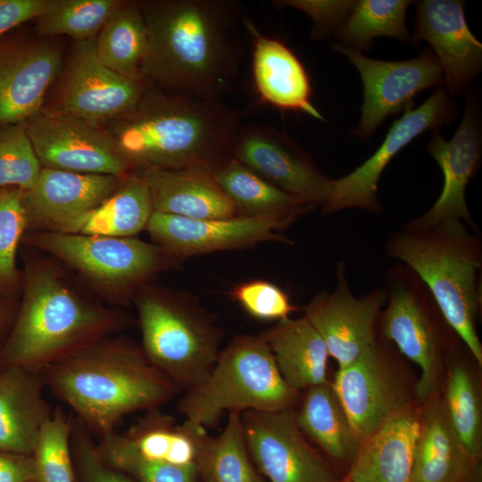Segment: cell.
Returning a JSON list of instances; mask_svg holds the SVG:
<instances>
[{"instance_id": "1", "label": "cell", "mask_w": 482, "mask_h": 482, "mask_svg": "<svg viewBox=\"0 0 482 482\" xmlns=\"http://www.w3.org/2000/svg\"><path fill=\"white\" fill-rule=\"evenodd\" d=\"M139 4L147 31L141 79L167 92L223 100L245 56L241 4L146 0Z\"/></svg>"}, {"instance_id": "2", "label": "cell", "mask_w": 482, "mask_h": 482, "mask_svg": "<svg viewBox=\"0 0 482 482\" xmlns=\"http://www.w3.org/2000/svg\"><path fill=\"white\" fill-rule=\"evenodd\" d=\"M241 112L223 100L147 85L137 104L104 129L133 171L204 165L232 159Z\"/></svg>"}, {"instance_id": "3", "label": "cell", "mask_w": 482, "mask_h": 482, "mask_svg": "<svg viewBox=\"0 0 482 482\" xmlns=\"http://www.w3.org/2000/svg\"><path fill=\"white\" fill-rule=\"evenodd\" d=\"M52 394L98 437L126 415L170 401L178 386L156 369L141 345L124 337L98 339L40 373Z\"/></svg>"}, {"instance_id": "4", "label": "cell", "mask_w": 482, "mask_h": 482, "mask_svg": "<svg viewBox=\"0 0 482 482\" xmlns=\"http://www.w3.org/2000/svg\"><path fill=\"white\" fill-rule=\"evenodd\" d=\"M130 322L124 312L83 296L53 262H35L27 269L21 306L0 348V369L19 367L41 373Z\"/></svg>"}, {"instance_id": "5", "label": "cell", "mask_w": 482, "mask_h": 482, "mask_svg": "<svg viewBox=\"0 0 482 482\" xmlns=\"http://www.w3.org/2000/svg\"><path fill=\"white\" fill-rule=\"evenodd\" d=\"M386 254L408 266L427 286L445 320L482 364L477 321L481 305L478 271L482 242L478 232L459 219L425 229L405 225L386 243Z\"/></svg>"}, {"instance_id": "6", "label": "cell", "mask_w": 482, "mask_h": 482, "mask_svg": "<svg viewBox=\"0 0 482 482\" xmlns=\"http://www.w3.org/2000/svg\"><path fill=\"white\" fill-rule=\"evenodd\" d=\"M297 399L298 392L280 375L264 339L240 335L220 352L209 373L187 389L179 410L185 423L205 429L225 412L286 410Z\"/></svg>"}, {"instance_id": "7", "label": "cell", "mask_w": 482, "mask_h": 482, "mask_svg": "<svg viewBox=\"0 0 482 482\" xmlns=\"http://www.w3.org/2000/svg\"><path fill=\"white\" fill-rule=\"evenodd\" d=\"M141 347L178 388L193 386L211 370L221 334L199 306L169 292L145 287L135 296Z\"/></svg>"}, {"instance_id": "8", "label": "cell", "mask_w": 482, "mask_h": 482, "mask_svg": "<svg viewBox=\"0 0 482 482\" xmlns=\"http://www.w3.org/2000/svg\"><path fill=\"white\" fill-rule=\"evenodd\" d=\"M28 241L116 303L126 302L134 289L162 270L171 257L159 245L133 237L34 231Z\"/></svg>"}, {"instance_id": "9", "label": "cell", "mask_w": 482, "mask_h": 482, "mask_svg": "<svg viewBox=\"0 0 482 482\" xmlns=\"http://www.w3.org/2000/svg\"><path fill=\"white\" fill-rule=\"evenodd\" d=\"M386 307L379 315L383 337L420 369L416 393L431 395L438 379L448 325L427 286L405 264L396 262L385 275Z\"/></svg>"}, {"instance_id": "10", "label": "cell", "mask_w": 482, "mask_h": 482, "mask_svg": "<svg viewBox=\"0 0 482 482\" xmlns=\"http://www.w3.org/2000/svg\"><path fill=\"white\" fill-rule=\"evenodd\" d=\"M58 79L56 103L52 108L96 128L130 112L148 85L105 66L96 54V37L73 44Z\"/></svg>"}, {"instance_id": "11", "label": "cell", "mask_w": 482, "mask_h": 482, "mask_svg": "<svg viewBox=\"0 0 482 482\" xmlns=\"http://www.w3.org/2000/svg\"><path fill=\"white\" fill-rule=\"evenodd\" d=\"M455 105L445 88L438 87L417 108H409L395 120L376 152L349 174L331 179L324 214L347 208H359L373 214L381 212L378 186L383 170L411 141L428 129L436 131L455 117Z\"/></svg>"}, {"instance_id": "12", "label": "cell", "mask_w": 482, "mask_h": 482, "mask_svg": "<svg viewBox=\"0 0 482 482\" xmlns=\"http://www.w3.org/2000/svg\"><path fill=\"white\" fill-rule=\"evenodd\" d=\"M332 46L355 66L362 81L363 104L355 134L363 141L389 115L412 108L420 92L445 84L442 67L431 49L410 60L383 61L342 44L334 43Z\"/></svg>"}, {"instance_id": "13", "label": "cell", "mask_w": 482, "mask_h": 482, "mask_svg": "<svg viewBox=\"0 0 482 482\" xmlns=\"http://www.w3.org/2000/svg\"><path fill=\"white\" fill-rule=\"evenodd\" d=\"M22 124L42 168L116 177L133 171L104 128L52 107Z\"/></svg>"}, {"instance_id": "14", "label": "cell", "mask_w": 482, "mask_h": 482, "mask_svg": "<svg viewBox=\"0 0 482 482\" xmlns=\"http://www.w3.org/2000/svg\"><path fill=\"white\" fill-rule=\"evenodd\" d=\"M232 158L301 203L325 202L331 179L286 132L263 124L242 125Z\"/></svg>"}, {"instance_id": "15", "label": "cell", "mask_w": 482, "mask_h": 482, "mask_svg": "<svg viewBox=\"0 0 482 482\" xmlns=\"http://www.w3.org/2000/svg\"><path fill=\"white\" fill-rule=\"evenodd\" d=\"M385 303L386 292L380 287L354 296L341 262L337 267L335 288L315 295L303 307V316L323 339L329 357L342 368L377 343V326Z\"/></svg>"}, {"instance_id": "16", "label": "cell", "mask_w": 482, "mask_h": 482, "mask_svg": "<svg viewBox=\"0 0 482 482\" xmlns=\"http://www.w3.org/2000/svg\"><path fill=\"white\" fill-rule=\"evenodd\" d=\"M241 420L248 453L270 482H337L298 428L294 408L247 410Z\"/></svg>"}, {"instance_id": "17", "label": "cell", "mask_w": 482, "mask_h": 482, "mask_svg": "<svg viewBox=\"0 0 482 482\" xmlns=\"http://www.w3.org/2000/svg\"><path fill=\"white\" fill-rule=\"evenodd\" d=\"M63 66L53 41L21 37L0 38V126L22 123L41 109Z\"/></svg>"}, {"instance_id": "18", "label": "cell", "mask_w": 482, "mask_h": 482, "mask_svg": "<svg viewBox=\"0 0 482 482\" xmlns=\"http://www.w3.org/2000/svg\"><path fill=\"white\" fill-rule=\"evenodd\" d=\"M287 226V222L265 218L236 215L197 220L154 212L145 229L169 255L188 257L264 241L292 244L290 239L278 234Z\"/></svg>"}, {"instance_id": "19", "label": "cell", "mask_w": 482, "mask_h": 482, "mask_svg": "<svg viewBox=\"0 0 482 482\" xmlns=\"http://www.w3.org/2000/svg\"><path fill=\"white\" fill-rule=\"evenodd\" d=\"M428 152L443 172V188L430 209L405 226L425 229L449 219H459L471 230L478 232L465 196L467 185L478 170L482 156L480 117L471 96L466 100L461 122L453 137L446 140L437 131H433Z\"/></svg>"}, {"instance_id": "20", "label": "cell", "mask_w": 482, "mask_h": 482, "mask_svg": "<svg viewBox=\"0 0 482 482\" xmlns=\"http://www.w3.org/2000/svg\"><path fill=\"white\" fill-rule=\"evenodd\" d=\"M391 369L386 353L377 341L335 374L332 388L362 441L408 405Z\"/></svg>"}, {"instance_id": "21", "label": "cell", "mask_w": 482, "mask_h": 482, "mask_svg": "<svg viewBox=\"0 0 482 482\" xmlns=\"http://www.w3.org/2000/svg\"><path fill=\"white\" fill-rule=\"evenodd\" d=\"M125 177L42 168L35 186L23 192L27 227L35 231L65 232L109 197Z\"/></svg>"}, {"instance_id": "22", "label": "cell", "mask_w": 482, "mask_h": 482, "mask_svg": "<svg viewBox=\"0 0 482 482\" xmlns=\"http://www.w3.org/2000/svg\"><path fill=\"white\" fill-rule=\"evenodd\" d=\"M464 4L461 0L415 2L412 44L426 40L430 45L453 95L461 94L482 69V44L469 29Z\"/></svg>"}, {"instance_id": "23", "label": "cell", "mask_w": 482, "mask_h": 482, "mask_svg": "<svg viewBox=\"0 0 482 482\" xmlns=\"http://www.w3.org/2000/svg\"><path fill=\"white\" fill-rule=\"evenodd\" d=\"M421 413L405 406L362 441L346 482H410Z\"/></svg>"}, {"instance_id": "24", "label": "cell", "mask_w": 482, "mask_h": 482, "mask_svg": "<svg viewBox=\"0 0 482 482\" xmlns=\"http://www.w3.org/2000/svg\"><path fill=\"white\" fill-rule=\"evenodd\" d=\"M146 184L154 212L206 220L237 215L233 204L204 165L135 171Z\"/></svg>"}, {"instance_id": "25", "label": "cell", "mask_w": 482, "mask_h": 482, "mask_svg": "<svg viewBox=\"0 0 482 482\" xmlns=\"http://www.w3.org/2000/svg\"><path fill=\"white\" fill-rule=\"evenodd\" d=\"M253 36V76L256 91L266 104L281 110L302 112L324 120L311 101L309 75L296 54L282 41L260 33L244 18Z\"/></svg>"}, {"instance_id": "26", "label": "cell", "mask_w": 482, "mask_h": 482, "mask_svg": "<svg viewBox=\"0 0 482 482\" xmlns=\"http://www.w3.org/2000/svg\"><path fill=\"white\" fill-rule=\"evenodd\" d=\"M40 373L0 369V451L32 455L54 410L44 396Z\"/></svg>"}, {"instance_id": "27", "label": "cell", "mask_w": 482, "mask_h": 482, "mask_svg": "<svg viewBox=\"0 0 482 482\" xmlns=\"http://www.w3.org/2000/svg\"><path fill=\"white\" fill-rule=\"evenodd\" d=\"M261 337L269 345L280 375L291 388L299 392L328 382V348L304 316L283 319Z\"/></svg>"}, {"instance_id": "28", "label": "cell", "mask_w": 482, "mask_h": 482, "mask_svg": "<svg viewBox=\"0 0 482 482\" xmlns=\"http://www.w3.org/2000/svg\"><path fill=\"white\" fill-rule=\"evenodd\" d=\"M470 463L450 427L443 402L434 400L421 414L410 482H463Z\"/></svg>"}, {"instance_id": "29", "label": "cell", "mask_w": 482, "mask_h": 482, "mask_svg": "<svg viewBox=\"0 0 482 482\" xmlns=\"http://www.w3.org/2000/svg\"><path fill=\"white\" fill-rule=\"evenodd\" d=\"M237 215L281 220L289 225L313 207L278 189L235 159L213 170Z\"/></svg>"}, {"instance_id": "30", "label": "cell", "mask_w": 482, "mask_h": 482, "mask_svg": "<svg viewBox=\"0 0 482 482\" xmlns=\"http://www.w3.org/2000/svg\"><path fill=\"white\" fill-rule=\"evenodd\" d=\"M295 421L300 431L328 456L353 461L362 440L330 383L306 389L300 409L295 411Z\"/></svg>"}, {"instance_id": "31", "label": "cell", "mask_w": 482, "mask_h": 482, "mask_svg": "<svg viewBox=\"0 0 482 482\" xmlns=\"http://www.w3.org/2000/svg\"><path fill=\"white\" fill-rule=\"evenodd\" d=\"M153 212L149 189L143 179L132 171L109 197L62 233L132 237L145 229Z\"/></svg>"}, {"instance_id": "32", "label": "cell", "mask_w": 482, "mask_h": 482, "mask_svg": "<svg viewBox=\"0 0 482 482\" xmlns=\"http://www.w3.org/2000/svg\"><path fill=\"white\" fill-rule=\"evenodd\" d=\"M187 426L195 442V466L203 469L209 482H262L249 460L241 412H229L216 436H209L204 428Z\"/></svg>"}, {"instance_id": "33", "label": "cell", "mask_w": 482, "mask_h": 482, "mask_svg": "<svg viewBox=\"0 0 482 482\" xmlns=\"http://www.w3.org/2000/svg\"><path fill=\"white\" fill-rule=\"evenodd\" d=\"M146 50L147 31L139 2L121 1L96 37L99 60L123 76L142 79Z\"/></svg>"}, {"instance_id": "34", "label": "cell", "mask_w": 482, "mask_h": 482, "mask_svg": "<svg viewBox=\"0 0 482 482\" xmlns=\"http://www.w3.org/2000/svg\"><path fill=\"white\" fill-rule=\"evenodd\" d=\"M411 3L407 0L354 1L334 36L342 45L362 53L370 49L374 37L378 36L408 42L411 35L405 25V15Z\"/></svg>"}, {"instance_id": "35", "label": "cell", "mask_w": 482, "mask_h": 482, "mask_svg": "<svg viewBox=\"0 0 482 482\" xmlns=\"http://www.w3.org/2000/svg\"><path fill=\"white\" fill-rule=\"evenodd\" d=\"M445 415L459 444L471 461L478 460L482 445V412L477 384L468 368L455 356L448 364Z\"/></svg>"}, {"instance_id": "36", "label": "cell", "mask_w": 482, "mask_h": 482, "mask_svg": "<svg viewBox=\"0 0 482 482\" xmlns=\"http://www.w3.org/2000/svg\"><path fill=\"white\" fill-rule=\"evenodd\" d=\"M122 434L129 445L148 460L178 466L195 464L196 448L193 432L187 425L176 426L158 409Z\"/></svg>"}, {"instance_id": "37", "label": "cell", "mask_w": 482, "mask_h": 482, "mask_svg": "<svg viewBox=\"0 0 482 482\" xmlns=\"http://www.w3.org/2000/svg\"><path fill=\"white\" fill-rule=\"evenodd\" d=\"M120 0H54L36 19L39 37L68 36L75 42L95 38L120 4Z\"/></svg>"}, {"instance_id": "38", "label": "cell", "mask_w": 482, "mask_h": 482, "mask_svg": "<svg viewBox=\"0 0 482 482\" xmlns=\"http://www.w3.org/2000/svg\"><path fill=\"white\" fill-rule=\"evenodd\" d=\"M96 446L105 462L129 473L139 482H195V464L178 466L144 458L115 429L99 436Z\"/></svg>"}, {"instance_id": "39", "label": "cell", "mask_w": 482, "mask_h": 482, "mask_svg": "<svg viewBox=\"0 0 482 482\" xmlns=\"http://www.w3.org/2000/svg\"><path fill=\"white\" fill-rule=\"evenodd\" d=\"M71 417L57 408L45 424L32 454L36 482H74Z\"/></svg>"}, {"instance_id": "40", "label": "cell", "mask_w": 482, "mask_h": 482, "mask_svg": "<svg viewBox=\"0 0 482 482\" xmlns=\"http://www.w3.org/2000/svg\"><path fill=\"white\" fill-rule=\"evenodd\" d=\"M41 170L23 124L0 126V189L29 191L37 183Z\"/></svg>"}, {"instance_id": "41", "label": "cell", "mask_w": 482, "mask_h": 482, "mask_svg": "<svg viewBox=\"0 0 482 482\" xmlns=\"http://www.w3.org/2000/svg\"><path fill=\"white\" fill-rule=\"evenodd\" d=\"M22 196L23 191L16 187L0 189V285L4 287L15 279L16 250L27 228Z\"/></svg>"}, {"instance_id": "42", "label": "cell", "mask_w": 482, "mask_h": 482, "mask_svg": "<svg viewBox=\"0 0 482 482\" xmlns=\"http://www.w3.org/2000/svg\"><path fill=\"white\" fill-rule=\"evenodd\" d=\"M232 296L248 314L262 320L279 321L296 310L285 291L266 280L242 283Z\"/></svg>"}, {"instance_id": "43", "label": "cell", "mask_w": 482, "mask_h": 482, "mask_svg": "<svg viewBox=\"0 0 482 482\" xmlns=\"http://www.w3.org/2000/svg\"><path fill=\"white\" fill-rule=\"evenodd\" d=\"M93 434L71 417V450L82 482H131L101 457Z\"/></svg>"}, {"instance_id": "44", "label": "cell", "mask_w": 482, "mask_h": 482, "mask_svg": "<svg viewBox=\"0 0 482 482\" xmlns=\"http://www.w3.org/2000/svg\"><path fill=\"white\" fill-rule=\"evenodd\" d=\"M271 3L278 8L292 7L306 13L313 21L311 37L324 40L335 35L348 16L354 1L277 0Z\"/></svg>"}, {"instance_id": "45", "label": "cell", "mask_w": 482, "mask_h": 482, "mask_svg": "<svg viewBox=\"0 0 482 482\" xmlns=\"http://www.w3.org/2000/svg\"><path fill=\"white\" fill-rule=\"evenodd\" d=\"M54 0H0V38L8 31L37 19Z\"/></svg>"}, {"instance_id": "46", "label": "cell", "mask_w": 482, "mask_h": 482, "mask_svg": "<svg viewBox=\"0 0 482 482\" xmlns=\"http://www.w3.org/2000/svg\"><path fill=\"white\" fill-rule=\"evenodd\" d=\"M36 481L32 455L0 451V482Z\"/></svg>"}, {"instance_id": "47", "label": "cell", "mask_w": 482, "mask_h": 482, "mask_svg": "<svg viewBox=\"0 0 482 482\" xmlns=\"http://www.w3.org/2000/svg\"><path fill=\"white\" fill-rule=\"evenodd\" d=\"M3 319H4V314H3V312H2V309L0 307V328L3 324Z\"/></svg>"}, {"instance_id": "48", "label": "cell", "mask_w": 482, "mask_h": 482, "mask_svg": "<svg viewBox=\"0 0 482 482\" xmlns=\"http://www.w3.org/2000/svg\"><path fill=\"white\" fill-rule=\"evenodd\" d=\"M32 482H36V481H32Z\"/></svg>"}]
</instances>
